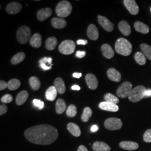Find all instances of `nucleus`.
<instances>
[{"label":"nucleus","mask_w":151,"mask_h":151,"mask_svg":"<svg viewBox=\"0 0 151 151\" xmlns=\"http://www.w3.org/2000/svg\"><path fill=\"white\" fill-rule=\"evenodd\" d=\"M134 27L135 30L137 32H141L144 34H148L150 32L149 27L142 22H135L134 25Z\"/></svg>","instance_id":"a878e982"},{"label":"nucleus","mask_w":151,"mask_h":151,"mask_svg":"<svg viewBox=\"0 0 151 151\" xmlns=\"http://www.w3.org/2000/svg\"><path fill=\"white\" fill-rule=\"evenodd\" d=\"M146 87L143 86L135 87L132 89L129 96L130 101L133 103H137L145 97L146 91Z\"/></svg>","instance_id":"39448f33"},{"label":"nucleus","mask_w":151,"mask_h":151,"mask_svg":"<svg viewBox=\"0 0 151 151\" xmlns=\"http://www.w3.org/2000/svg\"><path fill=\"white\" fill-rule=\"evenodd\" d=\"M25 58V54L23 52H20L15 55L11 60L12 65H16L22 62Z\"/></svg>","instance_id":"2f4dec72"},{"label":"nucleus","mask_w":151,"mask_h":151,"mask_svg":"<svg viewBox=\"0 0 151 151\" xmlns=\"http://www.w3.org/2000/svg\"><path fill=\"white\" fill-rule=\"evenodd\" d=\"M72 6L67 1H61L57 5L55 12L60 17H66L69 16L72 12Z\"/></svg>","instance_id":"7ed1b4c3"},{"label":"nucleus","mask_w":151,"mask_h":151,"mask_svg":"<svg viewBox=\"0 0 151 151\" xmlns=\"http://www.w3.org/2000/svg\"><path fill=\"white\" fill-rule=\"evenodd\" d=\"M136 62L141 65H145L146 63V57L142 53V52H137L134 55Z\"/></svg>","instance_id":"c9c22d12"},{"label":"nucleus","mask_w":151,"mask_h":151,"mask_svg":"<svg viewBox=\"0 0 151 151\" xmlns=\"http://www.w3.org/2000/svg\"><path fill=\"white\" fill-rule=\"evenodd\" d=\"M97 20L99 24L107 32H111L113 30L114 24L105 16L99 15Z\"/></svg>","instance_id":"1a4fd4ad"},{"label":"nucleus","mask_w":151,"mask_h":151,"mask_svg":"<svg viewBox=\"0 0 151 151\" xmlns=\"http://www.w3.org/2000/svg\"><path fill=\"white\" fill-rule=\"evenodd\" d=\"M16 37L19 43L22 44H25L31 39V30L27 26H22L19 28Z\"/></svg>","instance_id":"20e7f679"},{"label":"nucleus","mask_w":151,"mask_h":151,"mask_svg":"<svg viewBox=\"0 0 151 151\" xmlns=\"http://www.w3.org/2000/svg\"><path fill=\"white\" fill-rule=\"evenodd\" d=\"M86 55V52L85 51H80L78 50L76 52V56L79 58H83Z\"/></svg>","instance_id":"37998d69"},{"label":"nucleus","mask_w":151,"mask_h":151,"mask_svg":"<svg viewBox=\"0 0 151 151\" xmlns=\"http://www.w3.org/2000/svg\"><path fill=\"white\" fill-rule=\"evenodd\" d=\"M87 85L92 90H96L98 86V81L95 76L92 73H88L85 76Z\"/></svg>","instance_id":"f8f14e48"},{"label":"nucleus","mask_w":151,"mask_h":151,"mask_svg":"<svg viewBox=\"0 0 151 151\" xmlns=\"http://www.w3.org/2000/svg\"><path fill=\"white\" fill-rule=\"evenodd\" d=\"M52 26L57 29H61L66 27L67 22L63 19L59 17H54L52 20Z\"/></svg>","instance_id":"b1692460"},{"label":"nucleus","mask_w":151,"mask_h":151,"mask_svg":"<svg viewBox=\"0 0 151 151\" xmlns=\"http://www.w3.org/2000/svg\"><path fill=\"white\" fill-rule=\"evenodd\" d=\"M140 49L142 53L145 55L148 60H151V47L146 43L142 44L140 45Z\"/></svg>","instance_id":"72a5a7b5"},{"label":"nucleus","mask_w":151,"mask_h":151,"mask_svg":"<svg viewBox=\"0 0 151 151\" xmlns=\"http://www.w3.org/2000/svg\"><path fill=\"white\" fill-rule=\"evenodd\" d=\"M29 97L27 91H22L19 92L16 98V103L17 105H22L25 103Z\"/></svg>","instance_id":"cd10ccee"},{"label":"nucleus","mask_w":151,"mask_h":151,"mask_svg":"<svg viewBox=\"0 0 151 151\" xmlns=\"http://www.w3.org/2000/svg\"><path fill=\"white\" fill-rule=\"evenodd\" d=\"M77 113V108L75 105L71 104L68 106L66 110V114L68 117L73 118L75 117Z\"/></svg>","instance_id":"4c0bfd02"},{"label":"nucleus","mask_w":151,"mask_h":151,"mask_svg":"<svg viewBox=\"0 0 151 151\" xmlns=\"http://www.w3.org/2000/svg\"><path fill=\"white\" fill-rule=\"evenodd\" d=\"M42 43V36L40 34L36 33L34 34L30 40V44L32 47L39 48L41 47Z\"/></svg>","instance_id":"aec40b11"},{"label":"nucleus","mask_w":151,"mask_h":151,"mask_svg":"<svg viewBox=\"0 0 151 151\" xmlns=\"http://www.w3.org/2000/svg\"><path fill=\"white\" fill-rule=\"evenodd\" d=\"M77 43L78 45H86L88 43V41L87 40L80 39L77 41Z\"/></svg>","instance_id":"a18cd8bd"},{"label":"nucleus","mask_w":151,"mask_h":151,"mask_svg":"<svg viewBox=\"0 0 151 151\" xmlns=\"http://www.w3.org/2000/svg\"><path fill=\"white\" fill-rule=\"evenodd\" d=\"M29 83L31 87L32 88V90H35V91H37L38 90L41 85V83L40 81L39 80V79L38 77H35V76H32V77L30 78L29 79Z\"/></svg>","instance_id":"7c9ffc66"},{"label":"nucleus","mask_w":151,"mask_h":151,"mask_svg":"<svg viewBox=\"0 0 151 151\" xmlns=\"http://www.w3.org/2000/svg\"><path fill=\"white\" fill-rule=\"evenodd\" d=\"M99 106L101 110L108 111L116 112L119 110V106L116 104L108 101H103L100 103Z\"/></svg>","instance_id":"ddd939ff"},{"label":"nucleus","mask_w":151,"mask_h":151,"mask_svg":"<svg viewBox=\"0 0 151 151\" xmlns=\"http://www.w3.org/2000/svg\"><path fill=\"white\" fill-rule=\"evenodd\" d=\"M123 123L122 120L116 118H110L105 121L104 126L105 128L109 130H116L120 129Z\"/></svg>","instance_id":"6e6552de"},{"label":"nucleus","mask_w":151,"mask_h":151,"mask_svg":"<svg viewBox=\"0 0 151 151\" xmlns=\"http://www.w3.org/2000/svg\"><path fill=\"white\" fill-rule=\"evenodd\" d=\"M40 67L44 70H48L52 68V58L51 57H45L39 60Z\"/></svg>","instance_id":"412c9836"},{"label":"nucleus","mask_w":151,"mask_h":151,"mask_svg":"<svg viewBox=\"0 0 151 151\" xmlns=\"http://www.w3.org/2000/svg\"><path fill=\"white\" fill-rule=\"evenodd\" d=\"M20 85H21L20 81L16 78L12 79L7 82V88L11 91L16 90L20 87Z\"/></svg>","instance_id":"473e14b6"},{"label":"nucleus","mask_w":151,"mask_h":151,"mask_svg":"<svg viewBox=\"0 0 151 151\" xmlns=\"http://www.w3.org/2000/svg\"><path fill=\"white\" fill-rule=\"evenodd\" d=\"M124 5L130 13L133 15H136L139 12V7L134 0H124Z\"/></svg>","instance_id":"9d476101"},{"label":"nucleus","mask_w":151,"mask_h":151,"mask_svg":"<svg viewBox=\"0 0 151 151\" xmlns=\"http://www.w3.org/2000/svg\"><path fill=\"white\" fill-rule=\"evenodd\" d=\"M54 87L60 94H63L65 92V86L63 79L60 77L57 78L54 81Z\"/></svg>","instance_id":"393cba45"},{"label":"nucleus","mask_w":151,"mask_h":151,"mask_svg":"<svg viewBox=\"0 0 151 151\" xmlns=\"http://www.w3.org/2000/svg\"><path fill=\"white\" fill-rule=\"evenodd\" d=\"M143 139L145 142L147 143L151 142V129L147 130L144 135H143Z\"/></svg>","instance_id":"ea45409f"},{"label":"nucleus","mask_w":151,"mask_h":151,"mask_svg":"<svg viewBox=\"0 0 151 151\" xmlns=\"http://www.w3.org/2000/svg\"><path fill=\"white\" fill-rule=\"evenodd\" d=\"M104 99L105 101L113 103L115 104H117L119 103V99L110 93H106L104 96Z\"/></svg>","instance_id":"e433bc0d"},{"label":"nucleus","mask_w":151,"mask_h":151,"mask_svg":"<svg viewBox=\"0 0 151 151\" xmlns=\"http://www.w3.org/2000/svg\"><path fill=\"white\" fill-rule=\"evenodd\" d=\"M87 34L88 38L92 40H97L99 36L98 29L93 24H91L88 26Z\"/></svg>","instance_id":"2eb2a0df"},{"label":"nucleus","mask_w":151,"mask_h":151,"mask_svg":"<svg viewBox=\"0 0 151 151\" xmlns=\"http://www.w3.org/2000/svg\"><path fill=\"white\" fill-rule=\"evenodd\" d=\"M98 129H99V128H98V127L96 125H93V126H92L91 130L92 132H95L97 131Z\"/></svg>","instance_id":"09e8293b"},{"label":"nucleus","mask_w":151,"mask_h":151,"mask_svg":"<svg viewBox=\"0 0 151 151\" xmlns=\"http://www.w3.org/2000/svg\"><path fill=\"white\" fill-rule=\"evenodd\" d=\"M77 151H88L86 147L83 145H81L78 147Z\"/></svg>","instance_id":"49530a36"},{"label":"nucleus","mask_w":151,"mask_h":151,"mask_svg":"<svg viewBox=\"0 0 151 151\" xmlns=\"http://www.w3.org/2000/svg\"><path fill=\"white\" fill-rule=\"evenodd\" d=\"M132 90V84L128 81L124 82L118 87L116 94L118 96L121 98L129 97L130 93Z\"/></svg>","instance_id":"0eeeda50"},{"label":"nucleus","mask_w":151,"mask_h":151,"mask_svg":"<svg viewBox=\"0 0 151 151\" xmlns=\"http://www.w3.org/2000/svg\"><path fill=\"white\" fill-rule=\"evenodd\" d=\"M119 30L125 36H129L131 33V27L129 24L125 21L120 22L118 25Z\"/></svg>","instance_id":"4be33fe9"},{"label":"nucleus","mask_w":151,"mask_h":151,"mask_svg":"<svg viewBox=\"0 0 151 151\" xmlns=\"http://www.w3.org/2000/svg\"><path fill=\"white\" fill-rule=\"evenodd\" d=\"M57 92L58 91L54 86L49 87L45 92L46 99L50 101H54L57 96Z\"/></svg>","instance_id":"bb28decb"},{"label":"nucleus","mask_w":151,"mask_h":151,"mask_svg":"<svg viewBox=\"0 0 151 151\" xmlns=\"http://www.w3.org/2000/svg\"><path fill=\"white\" fill-rule=\"evenodd\" d=\"M107 75L111 81L116 82H119L121 81L122 76L120 73L114 68H111L108 70L107 71Z\"/></svg>","instance_id":"dca6fc26"},{"label":"nucleus","mask_w":151,"mask_h":151,"mask_svg":"<svg viewBox=\"0 0 151 151\" xmlns=\"http://www.w3.org/2000/svg\"><path fill=\"white\" fill-rule=\"evenodd\" d=\"M101 51L103 55L108 58L111 59L114 56V52L111 47L108 44H104L101 46Z\"/></svg>","instance_id":"6ab92c4d"},{"label":"nucleus","mask_w":151,"mask_h":151,"mask_svg":"<svg viewBox=\"0 0 151 151\" xmlns=\"http://www.w3.org/2000/svg\"><path fill=\"white\" fill-rule=\"evenodd\" d=\"M67 128L70 133L76 137H78L81 135V129L80 127L75 123H68L67 124Z\"/></svg>","instance_id":"5701e85b"},{"label":"nucleus","mask_w":151,"mask_h":151,"mask_svg":"<svg viewBox=\"0 0 151 151\" xmlns=\"http://www.w3.org/2000/svg\"><path fill=\"white\" fill-rule=\"evenodd\" d=\"M76 49V44L71 40H65L62 42L59 46V50L62 54L70 55L72 54Z\"/></svg>","instance_id":"423d86ee"},{"label":"nucleus","mask_w":151,"mask_h":151,"mask_svg":"<svg viewBox=\"0 0 151 151\" xmlns=\"http://www.w3.org/2000/svg\"><path fill=\"white\" fill-rule=\"evenodd\" d=\"M33 104L36 107H38L39 109H42L44 108V104L43 101H42L41 100H38V99H34L33 101Z\"/></svg>","instance_id":"a19ab883"},{"label":"nucleus","mask_w":151,"mask_h":151,"mask_svg":"<svg viewBox=\"0 0 151 151\" xmlns=\"http://www.w3.org/2000/svg\"><path fill=\"white\" fill-rule=\"evenodd\" d=\"M115 49L118 54L128 56L132 51V45L125 38H119L115 45Z\"/></svg>","instance_id":"f03ea898"},{"label":"nucleus","mask_w":151,"mask_h":151,"mask_svg":"<svg viewBox=\"0 0 151 151\" xmlns=\"http://www.w3.org/2000/svg\"><path fill=\"white\" fill-rule=\"evenodd\" d=\"M7 87V83L5 81L1 80L0 81V90L2 91Z\"/></svg>","instance_id":"c03bdc74"},{"label":"nucleus","mask_w":151,"mask_h":151,"mask_svg":"<svg viewBox=\"0 0 151 151\" xmlns=\"http://www.w3.org/2000/svg\"><path fill=\"white\" fill-rule=\"evenodd\" d=\"M66 109V103L65 100L62 99H59L57 100L55 104L56 112L58 114H62Z\"/></svg>","instance_id":"c756f323"},{"label":"nucleus","mask_w":151,"mask_h":151,"mask_svg":"<svg viewBox=\"0 0 151 151\" xmlns=\"http://www.w3.org/2000/svg\"><path fill=\"white\" fill-rule=\"evenodd\" d=\"M82 76V73H77V72H75L73 74V77L75 78H80Z\"/></svg>","instance_id":"de8ad7c7"},{"label":"nucleus","mask_w":151,"mask_h":151,"mask_svg":"<svg viewBox=\"0 0 151 151\" xmlns=\"http://www.w3.org/2000/svg\"><path fill=\"white\" fill-rule=\"evenodd\" d=\"M52 11L50 8L40 9L37 12V18L40 22H44L52 15Z\"/></svg>","instance_id":"4468645a"},{"label":"nucleus","mask_w":151,"mask_h":151,"mask_svg":"<svg viewBox=\"0 0 151 151\" xmlns=\"http://www.w3.org/2000/svg\"><path fill=\"white\" fill-rule=\"evenodd\" d=\"M92 149L94 151H110V147L104 142L96 141L92 145Z\"/></svg>","instance_id":"a211bd4d"},{"label":"nucleus","mask_w":151,"mask_h":151,"mask_svg":"<svg viewBox=\"0 0 151 151\" xmlns=\"http://www.w3.org/2000/svg\"><path fill=\"white\" fill-rule=\"evenodd\" d=\"M119 146L122 149L128 151L135 150L139 147V145L137 143L132 141H123L120 143Z\"/></svg>","instance_id":"f3484780"},{"label":"nucleus","mask_w":151,"mask_h":151,"mask_svg":"<svg viewBox=\"0 0 151 151\" xmlns=\"http://www.w3.org/2000/svg\"><path fill=\"white\" fill-rule=\"evenodd\" d=\"M22 5L17 2H13L7 5L6 7V10L9 14L15 15L18 14L22 10Z\"/></svg>","instance_id":"9b49d317"},{"label":"nucleus","mask_w":151,"mask_h":151,"mask_svg":"<svg viewBox=\"0 0 151 151\" xmlns=\"http://www.w3.org/2000/svg\"><path fill=\"white\" fill-rule=\"evenodd\" d=\"M7 111V107L5 105H0V115H2L5 114Z\"/></svg>","instance_id":"79ce46f5"},{"label":"nucleus","mask_w":151,"mask_h":151,"mask_svg":"<svg viewBox=\"0 0 151 151\" xmlns=\"http://www.w3.org/2000/svg\"><path fill=\"white\" fill-rule=\"evenodd\" d=\"M71 88H72V90H77V91H78V90H80L81 89L80 87L79 86H78V85H77L72 86V87H71Z\"/></svg>","instance_id":"8fccbe9b"},{"label":"nucleus","mask_w":151,"mask_h":151,"mask_svg":"<svg viewBox=\"0 0 151 151\" xmlns=\"http://www.w3.org/2000/svg\"><path fill=\"white\" fill-rule=\"evenodd\" d=\"M24 135L30 142L39 145L53 143L58 137V132L54 127L48 124H40L26 130Z\"/></svg>","instance_id":"f257e3e1"},{"label":"nucleus","mask_w":151,"mask_h":151,"mask_svg":"<svg viewBox=\"0 0 151 151\" xmlns=\"http://www.w3.org/2000/svg\"><path fill=\"white\" fill-rule=\"evenodd\" d=\"M150 10H151V8H150Z\"/></svg>","instance_id":"603ef678"},{"label":"nucleus","mask_w":151,"mask_h":151,"mask_svg":"<svg viewBox=\"0 0 151 151\" xmlns=\"http://www.w3.org/2000/svg\"><path fill=\"white\" fill-rule=\"evenodd\" d=\"M151 96V90H147L145 93V97H149Z\"/></svg>","instance_id":"3c124183"},{"label":"nucleus","mask_w":151,"mask_h":151,"mask_svg":"<svg viewBox=\"0 0 151 151\" xmlns=\"http://www.w3.org/2000/svg\"><path fill=\"white\" fill-rule=\"evenodd\" d=\"M58 40L54 37H49L45 41V48L48 50H53L56 48Z\"/></svg>","instance_id":"c85d7f7f"},{"label":"nucleus","mask_w":151,"mask_h":151,"mask_svg":"<svg viewBox=\"0 0 151 151\" xmlns=\"http://www.w3.org/2000/svg\"><path fill=\"white\" fill-rule=\"evenodd\" d=\"M92 114V111L91 108L86 107L83 110V112L82 115L81 119L83 122H87L91 118Z\"/></svg>","instance_id":"f704fd0d"},{"label":"nucleus","mask_w":151,"mask_h":151,"mask_svg":"<svg viewBox=\"0 0 151 151\" xmlns=\"http://www.w3.org/2000/svg\"><path fill=\"white\" fill-rule=\"evenodd\" d=\"M13 100V97L10 94H6L1 99V101L2 103L7 104V103H10L12 102Z\"/></svg>","instance_id":"58836bf2"}]
</instances>
